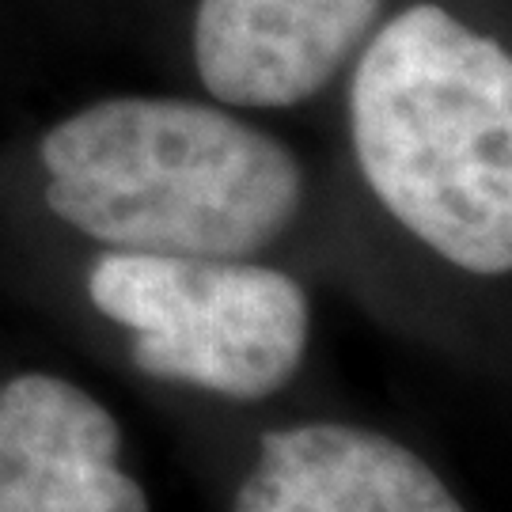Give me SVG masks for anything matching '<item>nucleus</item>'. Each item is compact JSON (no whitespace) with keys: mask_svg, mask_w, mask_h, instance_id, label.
Returning a JSON list of instances; mask_svg holds the SVG:
<instances>
[{"mask_svg":"<svg viewBox=\"0 0 512 512\" xmlns=\"http://www.w3.org/2000/svg\"><path fill=\"white\" fill-rule=\"evenodd\" d=\"M353 148L372 194L471 274L512 266V61L437 4L368 42L349 88Z\"/></svg>","mask_w":512,"mask_h":512,"instance_id":"f257e3e1","label":"nucleus"},{"mask_svg":"<svg viewBox=\"0 0 512 512\" xmlns=\"http://www.w3.org/2000/svg\"><path fill=\"white\" fill-rule=\"evenodd\" d=\"M46 205L114 251L251 258L300 209L293 152L186 99H103L42 137Z\"/></svg>","mask_w":512,"mask_h":512,"instance_id":"f03ea898","label":"nucleus"},{"mask_svg":"<svg viewBox=\"0 0 512 512\" xmlns=\"http://www.w3.org/2000/svg\"><path fill=\"white\" fill-rule=\"evenodd\" d=\"M92 304L129 327L133 365L228 399H266L293 380L311 308L289 274L243 258L110 251L88 277Z\"/></svg>","mask_w":512,"mask_h":512,"instance_id":"7ed1b4c3","label":"nucleus"},{"mask_svg":"<svg viewBox=\"0 0 512 512\" xmlns=\"http://www.w3.org/2000/svg\"><path fill=\"white\" fill-rule=\"evenodd\" d=\"M384 0H202L194 61L232 107H293L323 92L368 38Z\"/></svg>","mask_w":512,"mask_h":512,"instance_id":"20e7f679","label":"nucleus"},{"mask_svg":"<svg viewBox=\"0 0 512 512\" xmlns=\"http://www.w3.org/2000/svg\"><path fill=\"white\" fill-rule=\"evenodd\" d=\"M236 512H467L429 463L384 433L296 425L262 437Z\"/></svg>","mask_w":512,"mask_h":512,"instance_id":"39448f33","label":"nucleus"},{"mask_svg":"<svg viewBox=\"0 0 512 512\" xmlns=\"http://www.w3.org/2000/svg\"><path fill=\"white\" fill-rule=\"evenodd\" d=\"M118 444V421L69 380L27 372L0 387V475L19 467L54 471L69 456L114 459Z\"/></svg>","mask_w":512,"mask_h":512,"instance_id":"423d86ee","label":"nucleus"},{"mask_svg":"<svg viewBox=\"0 0 512 512\" xmlns=\"http://www.w3.org/2000/svg\"><path fill=\"white\" fill-rule=\"evenodd\" d=\"M38 512H148V497L114 459L69 456L42 482Z\"/></svg>","mask_w":512,"mask_h":512,"instance_id":"0eeeda50","label":"nucleus"}]
</instances>
